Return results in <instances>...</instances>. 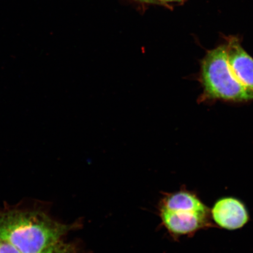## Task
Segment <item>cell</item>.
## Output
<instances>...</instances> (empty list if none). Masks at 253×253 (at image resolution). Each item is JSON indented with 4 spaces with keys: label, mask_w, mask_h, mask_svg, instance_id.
Returning <instances> with one entry per match:
<instances>
[{
    "label": "cell",
    "mask_w": 253,
    "mask_h": 253,
    "mask_svg": "<svg viewBox=\"0 0 253 253\" xmlns=\"http://www.w3.org/2000/svg\"><path fill=\"white\" fill-rule=\"evenodd\" d=\"M79 225L58 222L39 211H6L0 213V242L9 243L21 253H37Z\"/></svg>",
    "instance_id": "6da1fadb"
},
{
    "label": "cell",
    "mask_w": 253,
    "mask_h": 253,
    "mask_svg": "<svg viewBox=\"0 0 253 253\" xmlns=\"http://www.w3.org/2000/svg\"><path fill=\"white\" fill-rule=\"evenodd\" d=\"M198 81L203 91L199 101L234 102L253 100V91L243 86L231 71L226 44L209 50L202 60Z\"/></svg>",
    "instance_id": "7a4b0ae2"
},
{
    "label": "cell",
    "mask_w": 253,
    "mask_h": 253,
    "mask_svg": "<svg viewBox=\"0 0 253 253\" xmlns=\"http://www.w3.org/2000/svg\"><path fill=\"white\" fill-rule=\"evenodd\" d=\"M161 225L173 239L193 235L210 225V214L158 208Z\"/></svg>",
    "instance_id": "3957f363"
},
{
    "label": "cell",
    "mask_w": 253,
    "mask_h": 253,
    "mask_svg": "<svg viewBox=\"0 0 253 253\" xmlns=\"http://www.w3.org/2000/svg\"><path fill=\"white\" fill-rule=\"evenodd\" d=\"M215 223L221 228L234 230L248 223L249 214L243 202L235 198H223L218 200L211 210Z\"/></svg>",
    "instance_id": "277c9868"
},
{
    "label": "cell",
    "mask_w": 253,
    "mask_h": 253,
    "mask_svg": "<svg viewBox=\"0 0 253 253\" xmlns=\"http://www.w3.org/2000/svg\"><path fill=\"white\" fill-rule=\"evenodd\" d=\"M225 44L231 71L243 86L253 91V58L237 38H228Z\"/></svg>",
    "instance_id": "5b68a950"
},
{
    "label": "cell",
    "mask_w": 253,
    "mask_h": 253,
    "mask_svg": "<svg viewBox=\"0 0 253 253\" xmlns=\"http://www.w3.org/2000/svg\"><path fill=\"white\" fill-rule=\"evenodd\" d=\"M158 208L169 211H188L210 214V210L194 192L186 189L164 193Z\"/></svg>",
    "instance_id": "8992f818"
},
{
    "label": "cell",
    "mask_w": 253,
    "mask_h": 253,
    "mask_svg": "<svg viewBox=\"0 0 253 253\" xmlns=\"http://www.w3.org/2000/svg\"><path fill=\"white\" fill-rule=\"evenodd\" d=\"M37 253H78V248L74 243H66L61 240Z\"/></svg>",
    "instance_id": "52a82bcc"
},
{
    "label": "cell",
    "mask_w": 253,
    "mask_h": 253,
    "mask_svg": "<svg viewBox=\"0 0 253 253\" xmlns=\"http://www.w3.org/2000/svg\"><path fill=\"white\" fill-rule=\"evenodd\" d=\"M0 253H21L18 250L9 243H0Z\"/></svg>",
    "instance_id": "ba28073f"
},
{
    "label": "cell",
    "mask_w": 253,
    "mask_h": 253,
    "mask_svg": "<svg viewBox=\"0 0 253 253\" xmlns=\"http://www.w3.org/2000/svg\"><path fill=\"white\" fill-rule=\"evenodd\" d=\"M158 2H179L181 1L182 0H157Z\"/></svg>",
    "instance_id": "9c48e42d"
},
{
    "label": "cell",
    "mask_w": 253,
    "mask_h": 253,
    "mask_svg": "<svg viewBox=\"0 0 253 253\" xmlns=\"http://www.w3.org/2000/svg\"><path fill=\"white\" fill-rule=\"evenodd\" d=\"M135 1L145 3H155L157 2V0H135Z\"/></svg>",
    "instance_id": "30bf717a"
},
{
    "label": "cell",
    "mask_w": 253,
    "mask_h": 253,
    "mask_svg": "<svg viewBox=\"0 0 253 253\" xmlns=\"http://www.w3.org/2000/svg\"><path fill=\"white\" fill-rule=\"evenodd\" d=\"M0 243H1V242H0Z\"/></svg>",
    "instance_id": "8fae6325"
}]
</instances>
